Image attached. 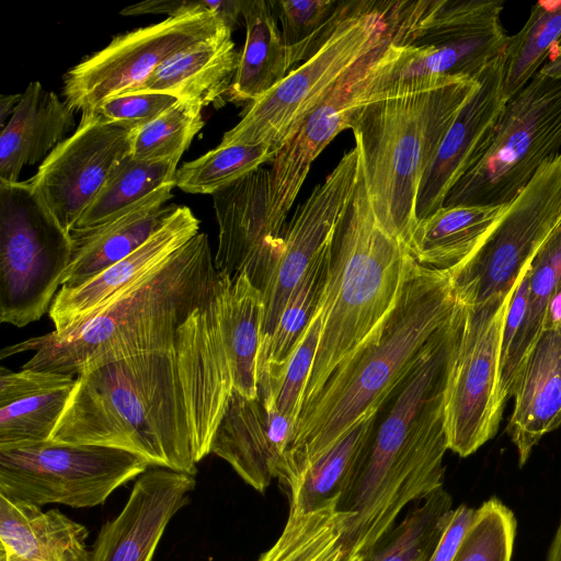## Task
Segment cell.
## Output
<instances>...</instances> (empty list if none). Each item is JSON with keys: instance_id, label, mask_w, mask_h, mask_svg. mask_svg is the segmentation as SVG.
<instances>
[{"instance_id": "23", "label": "cell", "mask_w": 561, "mask_h": 561, "mask_svg": "<svg viewBox=\"0 0 561 561\" xmlns=\"http://www.w3.org/2000/svg\"><path fill=\"white\" fill-rule=\"evenodd\" d=\"M76 377L22 368L0 369V450L48 442L68 403Z\"/></svg>"}, {"instance_id": "10", "label": "cell", "mask_w": 561, "mask_h": 561, "mask_svg": "<svg viewBox=\"0 0 561 561\" xmlns=\"http://www.w3.org/2000/svg\"><path fill=\"white\" fill-rule=\"evenodd\" d=\"M503 3L485 0L426 1L411 44L381 79L379 96L401 87L447 78L476 79L505 50Z\"/></svg>"}, {"instance_id": "49", "label": "cell", "mask_w": 561, "mask_h": 561, "mask_svg": "<svg viewBox=\"0 0 561 561\" xmlns=\"http://www.w3.org/2000/svg\"><path fill=\"white\" fill-rule=\"evenodd\" d=\"M22 93L1 95L0 98V125L1 129L7 125L5 118L13 114L18 103L20 102Z\"/></svg>"}, {"instance_id": "27", "label": "cell", "mask_w": 561, "mask_h": 561, "mask_svg": "<svg viewBox=\"0 0 561 561\" xmlns=\"http://www.w3.org/2000/svg\"><path fill=\"white\" fill-rule=\"evenodd\" d=\"M224 27L215 35L180 51L127 93L159 92L205 107L228 95L240 54Z\"/></svg>"}, {"instance_id": "8", "label": "cell", "mask_w": 561, "mask_h": 561, "mask_svg": "<svg viewBox=\"0 0 561 561\" xmlns=\"http://www.w3.org/2000/svg\"><path fill=\"white\" fill-rule=\"evenodd\" d=\"M561 147V79L538 72L508 99L474 164L444 206L511 204Z\"/></svg>"}, {"instance_id": "4", "label": "cell", "mask_w": 561, "mask_h": 561, "mask_svg": "<svg viewBox=\"0 0 561 561\" xmlns=\"http://www.w3.org/2000/svg\"><path fill=\"white\" fill-rule=\"evenodd\" d=\"M220 279L208 237L198 232L79 324L4 347L1 358L34 351L22 368L77 376L88 367L170 348L213 298Z\"/></svg>"}, {"instance_id": "13", "label": "cell", "mask_w": 561, "mask_h": 561, "mask_svg": "<svg viewBox=\"0 0 561 561\" xmlns=\"http://www.w3.org/2000/svg\"><path fill=\"white\" fill-rule=\"evenodd\" d=\"M513 290L479 308L465 305L444 396L448 448L460 457L472 455L493 438L502 420L506 401L500 388V358Z\"/></svg>"}, {"instance_id": "1", "label": "cell", "mask_w": 561, "mask_h": 561, "mask_svg": "<svg viewBox=\"0 0 561 561\" xmlns=\"http://www.w3.org/2000/svg\"><path fill=\"white\" fill-rule=\"evenodd\" d=\"M221 275L174 346L81 370L49 442L116 448L195 476L233 391L221 324L231 277Z\"/></svg>"}, {"instance_id": "26", "label": "cell", "mask_w": 561, "mask_h": 561, "mask_svg": "<svg viewBox=\"0 0 561 561\" xmlns=\"http://www.w3.org/2000/svg\"><path fill=\"white\" fill-rule=\"evenodd\" d=\"M75 111L32 81L0 134V181L18 182L25 165L44 161L75 127Z\"/></svg>"}, {"instance_id": "38", "label": "cell", "mask_w": 561, "mask_h": 561, "mask_svg": "<svg viewBox=\"0 0 561 561\" xmlns=\"http://www.w3.org/2000/svg\"><path fill=\"white\" fill-rule=\"evenodd\" d=\"M453 510L444 488L417 501L365 561H427Z\"/></svg>"}, {"instance_id": "19", "label": "cell", "mask_w": 561, "mask_h": 561, "mask_svg": "<svg viewBox=\"0 0 561 561\" xmlns=\"http://www.w3.org/2000/svg\"><path fill=\"white\" fill-rule=\"evenodd\" d=\"M295 428L277 408L276 385L261 379L253 399L232 391L211 454L228 462L247 484L264 492L282 477Z\"/></svg>"}, {"instance_id": "41", "label": "cell", "mask_w": 561, "mask_h": 561, "mask_svg": "<svg viewBox=\"0 0 561 561\" xmlns=\"http://www.w3.org/2000/svg\"><path fill=\"white\" fill-rule=\"evenodd\" d=\"M341 1L276 0L270 1L280 24V32L291 64L307 60L322 44Z\"/></svg>"}, {"instance_id": "48", "label": "cell", "mask_w": 561, "mask_h": 561, "mask_svg": "<svg viewBox=\"0 0 561 561\" xmlns=\"http://www.w3.org/2000/svg\"><path fill=\"white\" fill-rule=\"evenodd\" d=\"M539 72L550 78L561 79V39L552 48Z\"/></svg>"}, {"instance_id": "32", "label": "cell", "mask_w": 561, "mask_h": 561, "mask_svg": "<svg viewBox=\"0 0 561 561\" xmlns=\"http://www.w3.org/2000/svg\"><path fill=\"white\" fill-rule=\"evenodd\" d=\"M376 413L354 426L316 460L288 491L289 512L309 513L339 504L351 486L375 432Z\"/></svg>"}, {"instance_id": "12", "label": "cell", "mask_w": 561, "mask_h": 561, "mask_svg": "<svg viewBox=\"0 0 561 561\" xmlns=\"http://www.w3.org/2000/svg\"><path fill=\"white\" fill-rule=\"evenodd\" d=\"M561 222V152L548 159L480 249L456 266L459 298L479 308L506 297Z\"/></svg>"}, {"instance_id": "20", "label": "cell", "mask_w": 561, "mask_h": 561, "mask_svg": "<svg viewBox=\"0 0 561 561\" xmlns=\"http://www.w3.org/2000/svg\"><path fill=\"white\" fill-rule=\"evenodd\" d=\"M504 66L505 50L476 78L477 90L459 111L422 179L417 222L444 206L449 191L485 149L507 101L503 93Z\"/></svg>"}, {"instance_id": "6", "label": "cell", "mask_w": 561, "mask_h": 561, "mask_svg": "<svg viewBox=\"0 0 561 561\" xmlns=\"http://www.w3.org/2000/svg\"><path fill=\"white\" fill-rule=\"evenodd\" d=\"M408 259L405 244L378 222L360 171L334 241L328 308L301 413L394 307Z\"/></svg>"}, {"instance_id": "33", "label": "cell", "mask_w": 561, "mask_h": 561, "mask_svg": "<svg viewBox=\"0 0 561 561\" xmlns=\"http://www.w3.org/2000/svg\"><path fill=\"white\" fill-rule=\"evenodd\" d=\"M352 515L336 503L309 513L289 512L278 539L257 561H365L343 539Z\"/></svg>"}, {"instance_id": "46", "label": "cell", "mask_w": 561, "mask_h": 561, "mask_svg": "<svg viewBox=\"0 0 561 561\" xmlns=\"http://www.w3.org/2000/svg\"><path fill=\"white\" fill-rule=\"evenodd\" d=\"M207 0H154L128 5L121 11L123 15L168 14L178 15L193 11L206 4Z\"/></svg>"}, {"instance_id": "9", "label": "cell", "mask_w": 561, "mask_h": 561, "mask_svg": "<svg viewBox=\"0 0 561 561\" xmlns=\"http://www.w3.org/2000/svg\"><path fill=\"white\" fill-rule=\"evenodd\" d=\"M72 238L30 181H0V320L18 328L42 318L61 287Z\"/></svg>"}, {"instance_id": "42", "label": "cell", "mask_w": 561, "mask_h": 561, "mask_svg": "<svg viewBox=\"0 0 561 561\" xmlns=\"http://www.w3.org/2000/svg\"><path fill=\"white\" fill-rule=\"evenodd\" d=\"M517 520L501 500L491 497L476 517L453 561H511Z\"/></svg>"}, {"instance_id": "39", "label": "cell", "mask_w": 561, "mask_h": 561, "mask_svg": "<svg viewBox=\"0 0 561 561\" xmlns=\"http://www.w3.org/2000/svg\"><path fill=\"white\" fill-rule=\"evenodd\" d=\"M276 151L268 145H229L185 162L175 172V186L192 194H210L272 162Z\"/></svg>"}, {"instance_id": "50", "label": "cell", "mask_w": 561, "mask_h": 561, "mask_svg": "<svg viewBox=\"0 0 561 561\" xmlns=\"http://www.w3.org/2000/svg\"><path fill=\"white\" fill-rule=\"evenodd\" d=\"M547 561H561V520L548 550Z\"/></svg>"}, {"instance_id": "51", "label": "cell", "mask_w": 561, "mask_h": 561, "mask_svg": "<svg viewBox=\"0 0 561 561\" xmlns=\"http://www.w3.org/2000/svg\"><path fill=\"white\" fill-rule=\"evenodd\" d=\"M0 561H37V560H31V559H24L21 557H18L9 551H7L3 548H0Z\"/></svg>"}, {"instance_id": "25", "label": "cell", "mask_w": 561, "mask_h": 561, "mask_svg": "<svg viewBox=\"0 0 561 561\" xmlns=\"http://www.w3.org/2000/svg\"><path fill=\"white\" fill-rule=\"evenodd\" d=\"M513 398L506 431L523 467L540 439L561 425V330L542 331L522 368Z\"/></svg>"}, {"instance_id": "43", "label": "cell", "mask_w": 561, "mask_h": 561, "mask_svg": "<svg viewBox=\"0 0 561 561\" xmlns=\"http://www.w3.org/2000/svg\"><path fill=\"white\" fill-rule=\"evenodd\" d=\"M328 286L325 285L319 305L300 336L276 388L277 408L295 426H297L302 410L308 378L314 363L322 333L328 308Z\"/></svg>"}, {"instance_id": "5", "label": "cell", "mask_w": 561, "mask_h": 561, "mask_svg": "<svg viewBox=\"0 0 561 561\" xmlns=\"http://www.w3.org/2000/svg\"><path fill=\"white\" fill-rule=\"evenodd\" d=\"M458 78L369 101L353 118L362 171L378 222L407 244L417 224L416 198L447 130L478 88Z\"/></svg>"}, {"instance_id": "17", "label": "cell", "mask_w": 561, "mask_h": 561, "mask_svg": "<svg viewBox=\"0 0 561 561\" xmlns=\"http://www.w3.org/2000/svg\"><path fill=\"white\" fill-rule=\"evenodd\" d=\"M131 131L95 112L82 113L77 129L46 157L28 180L69 233L116 164L130 153Z\"/></svg>"}, {"instance_id": "3", "label": "cell", "mask_w": 561, "mask_h": 561, "mask_svg": "<svg viewBox=\"0 0 561 561\" xmlns=\"http://www.w3.org/2000/svg\"><path fill=\"white\" fill-rule=\"evenodd\" d=\"M465 306L434 336L400 386L374 432L362 465L337 507L351 512L344 542L367 558L394 527L400 513L443 488L448 439L444 396L449 360L460 335Z\"/></svg>"}, {"instance_id": "28", "label": "cell", "mask_w": 561, "mask_h": 561, "mask_svg": "<svg viewBox=\"0 0 561 561\" xmlns=\"http://www.w3.org/2000/svg\"><path fill=\"white\" fill-rule=\"evenodd\" d=\"M508 205L443 206L416 224L405 244L408 253L428 267L461 265L480 249Z\"/></svg>"}, {"instance_id": "40", "label": "cell", "mask_w": 561, "mask_h": 561, "mask_svg": "<svg viewBox=\"0 0 561 561\" xmlns=\"http://www.w3.org/2000/svg\"><path fill=\"white\" fill-rule=\"evenodd\" d=\"M202 110L193 102H176L147 125L131 131L130 156L145 161L179 163L204 126Z\"/></svg>"}, {"instance_id": "2", "label": "cell", "mask_w": 561, "mask_h": 561, "mask_svg": "<svg viewBox=\"0 0 561 561\" xmlns=\"http://www.w3.org/2000/svg\"><path fill=\"white\" fill-rule=\"evenodd\" d=\"M459 304L456 267L424 266L409 254L394 307L300 414L279 479L287 491L362 420L377 414Z\"/></svg>"}, {"instance_id": "45", "label": "cell", "mask_w": 561, "mask_h": 561, "mask_svg": "<svg viewBox=\"0 0 561 561\" xmlns=\"http://www.w3.org/2000/svg\"><path fill=\"white\" fill-rule=\"evenodd\" d=\"M476 511L466 504L451 510L439 541L427 561H453L476 517Z\"/></svg>"}, {"instance_id": "24", "label": "cell", "mask_w": 561, "mask_h": 561, "mask_svg": "<svg viewBox=\"0 0 561 561\" xmlns=\"http://www.w3.org/2000/svg\"><path fill=\"white\" fill-rule=\"evenodd\" d=\"M173 187L175 182L165 184L113 220L71 231L72 257L61 286L78 287L142 245L176 209L165 205Z\"/></svg>"}, {"instance_id": "15", "label": "cell", "mask_w": 561, "mask_h": 561, "mask_svg": "<svg viewBox=\"0 0 561 561\" xmlns=\"http://www.w3.org/2000/svg\"><path fill=\"white\" fill-rule=\"evenodd\" d=\"M409 26L364 56L302 121L276 152L271 174L270 219L274 230L285 233L287 215L312 162L342 130L352 127L357 112L379 98L382 77L409 44Z\"/></svg>"}, {"instance_id": "7", "label": "cell", "mask_w": 561, "mask_h": 561, "mask_svg": "<svg viewBox=\"0 0 561 561\" xmlns=\"http://www.w3.org/2000/svg\"><path fill=\"white\" fill-rule=\"evenodd\" d=\"M413 5L414 1H341L316 53L252 102L220 145L265 144L277 152L353 66L409 26Z\"/></svg>"}, {"instance_id": "22", "label": "cell", "mask_w": 561, "mask_h": 561, "mask_svg": "<svg viewBox=\"0 0 561 561\" xmlns=\"http://www.w3.org/2000/svg\"><path fill=\"white\" fill-rule=\"evenodd\" d=\"M199 232V220L187 206H178L167 221L131 254L84 284L61 286L50 308L56 333L79 324L122 291L156 271Z\"/></svg>"}, {"instance_id": "11", "label": "cell", "mask_w": 561, "mask_h": 561, "mask_svg": "<svg viewBox=\"0 0 561 561\" xmlns=\"http://www.w3.org/2000/svg\"><path fill=\"white\" fill-rule=\"evenodd\" d=\"M148 467L142 458L116 448L48 440L0 450V495L37 506L90 508Z\"/></svg>"}, {"instance_id": "29", "label": "cell", "mask_w": 561, "mask_h": 561, "mask_svg": "<svg viewBox=\"0 0 561 561\" xmlns=\"http://www.w3.org/2000/svg\"><path fill=\"white\" fill-rule=\"evenodd\" d=\"M89 531L59 510L0 495V546L7 551L37 561H89Z\"/></svg>"}, {"instance_id": "34", "label": "cell", "mask_w": 561, "mask_h": 561, "mask_svg": "<svg viewBox=\"0 0 561 561\" xmlns=\"http://www.w3.org/2000/svg\"><path fill=\"white\" fill-rule=\"evenodd\" d=\"M333 245L313 261L302 280L289 297L270 340L260 347L257 380L267 379L277 385L285 367L325 288L333 259Z\"/></svg>"}, {"instance_id": "30", "label": "cell", "mask_w": 561, "mask_h": 561, "mask_svg": "<svg viewBox=\"0 0 561 561\" xmlns=\"http://www.w3.org/2000/svg\"><path fill=\"white\" fill-rule=\"evenodd\" d=\"M245 42L228 93L233 102H254L277 85L293 66L270 1L243 0Z\"/></svg>"}, {"instance_id": "18", "label": "cell", "mask_w": 561, "mask_h": 561, "mask_svg": "<svg viewBox=\"0 0 561 561\" xmlns=\"http://www.w3.org/2000/svg\"><path fill=\"white\" fill-rule=\"evenodd\" d=\"M211 196L219 228L217 272L231 279L245 273L263 291L284 249V234L270 219V170L261 167Z\"/></svg>"}, {"instance_id": "35", "label": "cell", "mask_w": 561, "mask_h": 561, "mask_svg": "<svg viewBox=\"0 0 561 561\" xmlns=\"http://www.w3.org/2000/svg\"><path fill=\"white\" fill-rule=\"evenodd\" d=\"M561 280V222L530 262L527 311L507 359L500 366V388L507 401L514 394L522 368L542 333L548 301Z\"/></svg>"}, {"instance_id": "31", "label": "cell", "mask_w": 561, "mask_h": 561, "mask_svg": "<svg viewBox=\"0 0 561 561\" xmlns=\"http://www.w3.org/2000/svg\"><path fill=\"white\" fill-rule=\"evenodd\" d=\"M262 291L245 273L229 283L222 300L221 324L233 391L257 396V362L262 337Z\"/></svg>"}, {"instance_id": "16", "label": "cell", "mask_w": 561, "mask_h": 561, "mask_svg": "<svg viewBox=\"0 0 561 561\" xmlns=\"http://www.w3.org/2000/svg\"><path fill=\"white\" fill-rule=\"evenodd\" d=\"M360 171V151L355 144L297 207L287 224L282 256L262 291L264 314L261 346L272 336L289 297L313 261L334 244Z\"/></svg>"}, {"instance_id": "47", "label": "cell", "mask_w": 561, "mask_h": 561, "mask_svg": "<svg viewBox=\"0 0 561 561\" xmlns=\"http://www.w3.org/2000/svg\"><path fill=\"white\" fill-rule=\"evenodd\" d=\"M558 330H561V280L548 301L542 325V331Z\"/></svg>"}, {"instance_id": "36", "label": "cell", "mask_w": 561, "mask_h": 561, "mask_svg": "<svg viewBox=\"0 0 561 561\" xmlns=\"http://www.w3.org/2000/svg\"><path fill=\"white\" fill-rule=\"evenodd\" d=\"M176 167L173 161L138 160L129 153L113 169L73 230L92 228L127 213L153 192L175 182Z\"/></svg>"}, {"instance_id": "37", "label": "cell", "mask_w": 561, "mask_h": 561, "mask_svg": "<svg viewBox=\"0 0 561 561\" xmlns=\"http://www.w3.org/2000/svg\"><path fill=\"white\" fill-rule=\"evenodd\" d=\"M561 39V0H541L533 5L524 26L507 36L503 93H518L542 68Z\"/></svg>"}, {"instance_id": "44", "label": "cell", "mask_w": 561, "mask_h": 561, "mask_svg": "<svg viewBox=\"0 0 561 561\" xmlns=\"http://www.w3.org/2000/svg\"><path fill=\"white\" fill-rule=\"evenodd\" d=\"M179 101L173 95L159 92L124 93L105 100L94 112L106 121L135 130L153 121Z\"/></svg>"}, {"instance_id": "21", "label": "cell", "mask_w": 561, "mask_h": 561, "mask_svg": "<svg viewBox=\"0 0 561 561\" xmlns=\"http://www.w3.org/2000/svg\"><path fill=\"white\" fill-rule=\"evenodd\" d=\"M196 485L195 476L164 468L140 474L119 514L106 522L89 561H151L173 516Z\"/></svg>"}, {"instance_id": "14", "label": "cell", "mask_w": 561, "mask_h": 561, "mask_svg": "<svg viewBox=\"0 0 561 561\" xmlns=\"http://www.w3.org/2000/svg\"><path fill=\"white\" fill-rule=\"evenodd\" d=\"M219 3L207 0L204 7L114 37L65 75L66 103L89 113L134 90L165 60L227 27L217 15Z\"/></svg>"}]
</instances>
